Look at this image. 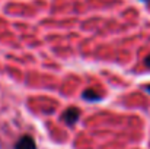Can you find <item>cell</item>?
<instances>
[{
  "label": "cell",
  "instance_id": "6da1fadb",
  "mask_svg": "<svg viewBox=\"0 0 150 149\" xmlns=\"http://www.w3.org/2000/svg\"><path fill=\"white\" fill-rule=\"evenodd\" d=\"M79 117H80V110L76 108V107H71V108H67V110L64 111V114H63L61 118H63V121H64L67 126H73V124L77 123Z\"/></svg>",
  "mask_w": 150,
  "mask_h": 149
},
{
  "label": "cell",
  "instance_id": "7a4b0ae2",
  "mask_svg": "<svg viewBox=\"0 0 150 149\" xmlns=\"http://www.w3.org/2000/svg\"><path fill=\"white\" fill-rule=\"evenodd\" d=\"M15 149H37V145H35V140L31 136L25 135V136L19 138V140L15 145Z\"/></svg>",
  "mask_w": 150,
  "mask_h": 149
},
{
  "label": "cell",
  "instance_id": "3957f363",
  "mask_svg": "<svg viewBox=\"0 0 150 149\" xmlns=\"http://www.w3.org/2000/svg\"><path fill=\"white\" fill-rule=\"evenodd\" d=\"M83 98L88 99V101H96V99H99L100 97L96 95V92H95L93 89H86V91L83 92Z\"/></svg>",
  "mask_w": 150,
  "mask_h": 149
},
{
  "label": "cell",
  "instance_id": "277c9868",
  "mask_svg": "<svg viewBox=\"0 0 150 149\" xmlns=\"http://www.w3.org/2000/svg\"><path fill=\"white\" fill-rule=\"evenodd\" d=\"M144 64H146L147 67H150V54L146 57V58H144Z\"/></svg>",
  "mask_w": 150,
  "mask_h": 149
},
{
  "label": "cell",
  "instance_id": "5b68a950",
  "mask_svg": "<svg viewBox=\"0 0 150 149\" xmlns=\"http://www.w3.org/2000/svg\"><path fill=\"white\" fill-rule=\"evenodd\" d=\"M146 89H147V91L150 92V85H147V86H146Z\"/></svg>",
  "mask_w": 150,
  "mask_h": 149
},
{
  "label": "cell",
  "instance_id": "8992f818",
  "mask_svg": "<svg viewBox=\"0 0 150 149\" xmlns=\"http://www.w3.org/2000/svg\"><path fill=\"white\" fill-rule=\"evenodd\" d=\"M143 1H149V0H143Z\"/></svg>",
  "mask_w": 150,
  "mask_h": 149
}]
</instances>
